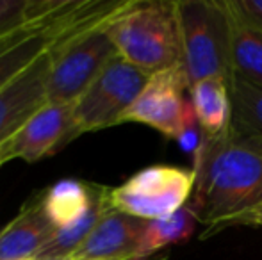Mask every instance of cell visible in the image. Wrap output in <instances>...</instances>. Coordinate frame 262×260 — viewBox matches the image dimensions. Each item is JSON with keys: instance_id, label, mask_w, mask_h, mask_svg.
<instances>
[{"instance_id": "cell-1", "label": "cell", "mask_w": 262, "mask_h": 260, "mask_svg": "<svg viewBox=\"0 0 262 260\" xmlns=\"http://www.w3.org/2000/svg\"><path fill=\"white\" fill-rule=\"evenodd\" d=\"M196 184L187 207L198 223L214 226L262 201V139L228 123L205 135L193 155Z\"/></svg>"}, {"instance_id": "cell-2", "label": "cell", "mask_w": 262, "mask_h": 260, "mask_svg": "<svg viewBox=\"0 0 262 260\" xmlns=\"http://www.w3.org/2000/svg\"><path fill=\"white\" fill-rule=\"evenodd\" d=\"M105 31L118 56L148 75L180 64L175 0H128Z\"/></svg>"}, {"instance_id": "cell-3", "label": "cell", "mask_w": 262, "mask_h": 260, "mask_svg": "<svg viewBox=\"0 0 262 260\" xmlns=\"http://www.w3.org/2000/svg\"><path fill=\"white\" fill-rule=\"evenodd\" d=\"M180 68L191 86L210 77L232 79L230 29L225 0H175Z\"/></svg>"}, {"instance_id": "cell-4", "label": "cell", "mask_w": 262, "mask_h": 260, "mask_svg": "<svg viewBox=\"0 0 262 260\" xmlns=\"http://www.w3.org/2000/svg\"><path fill=\"white\" fill-rule=\"evenodd\" d=\"M196 184L193 168L154 164L116 187H109V203L114 210L143 221H156L187 207Z\"/></svg>"}, {"instance_id": "cell-5", "label": "cell", "mask_w": 262, "mask_h": 260, "mask_svg": "<svg viewBox=\"0 0 262 260\" xmlns=\"http://www.w3.org/2000/svg\"><path fill=\"white\" fill-rule=\"evenodd\" d=\"M49 54L45 93L50 104H75L109 61L118 56L105 25L54 43Z\"/></svg>"}, {"instance_id": "cell-6", "label": "cell", "mask_w": 262, "mask_h": 260, "mask_svg": "<svg viewBox=\"0 0 262 260\" xmlns=\"http://www.w3.org/2000/svg\"><path fill=\"white\" fill-rule=\"evenodd\" d=\"M148 73L116 56L93 80L86 93L73 104V114L80 132H97L121 125L148 80Z\"/></svg>"}, {"instance_id": "cell-7", "label": "cell", "mask_w": 262, "mask_h": 260, "mask_svg": "<svg viewBox=\"0 0 262 260\" xmlns=\"http://www.w3.org/2000/svg\"><path fill=\"white\" fill-rule=\"evenodd\" d=\"M189 86L180 64L152 73L121 123H143L161 132L164 137L177 139L184 122L193 111Z\"/></svg>"}, {"instance_id": "cell-8", "label": "cell", "mask_w": 262, "mask_h": 260, "mask_svg": "<svg viewBox=\"0 0 262 260\" xmlns=\"http://www.w3.org/2000/svg\"><path fill=\"white\" fill-rule=\"evenodd\" d=\"M80 134L73 104L45 102L0 146V166L16 159L38 162L45 157H52Z\"/></svg>"}, {"instance_id": "cell-9", "label": "cell", "mask_w": 262, "mask_h": 260, "mask_svg": "<svg viewBox=\"0 0 262 260\" xmlns=\"http://www.w3.org/2000/svg\"><path fill=\"white\" fill-rule=\"evenodd\" d=\"M143 219L109 207L72 260H134L139 258V243L146 228Z\"/></svg>"}, {"instance_id": "cell-10", "label": "cell", "mask_w": 262, "mask_h": 260, "mask_svg": "<svg viewBox=\"0 0 262 260\" xmlns=\"http://www.w3.org/2000/svg\"><path fill=\"white\" fill-rule=\"evenodd\" d=\"M50 54L38 57L4 89H0V146L47 102Z\"/></svg>"}, {"instance_id": "cell-11", "label": "cell", "mask_w": 262, "mask_h": 260, "mask_svg": "<svg viewBox=\"0 0 262 260\" xmlns=\"http://www.w3.org/2000/svg\"><path fill=\"white\" fill-rule=\"evenodd\" d=\"M54 230L38 193L0 230V260H36Z\"/></svg>"}, {"instance_id": "cell-12", "label": "cell", "mask_w": 262, "mask_h": 260, "mask_svg": "<svg viewBox=\"0 0 262 260\" xmlns=\"http://www.w3.org/2000/svg\"><path fill=\"white\" fill-rule=\"evenodd\" d=\"M230 29L232 77L262 89V34L248 23L235 0H225Z\"/></svg>"}, {"instance_id": "cell-13", "label": "cell", "mask_w": 262, "mask_h": 260, "mask_svg": "<svg viewBox=\"0 0 262 260\" xmlns=\"http://www.w3.org/2000/svg\"><path fill=\"white\" fill-rule=\"evenodd\" d=\"M98 184L77 180V178H62L43 189V208L55 230L68 228L84 218L93 205L97 196Z\"/></svg>"}, {"instance_id": "cell-14", "label": "cell", "mask_w": 262, "mask_h": 260, "mask_svg": "<svg viewBox=\"0 0 262 260\" xmlns=\"http://www.w3.org/2000/svg\"><path fill=\"white\" fill-rule=\"evenodd\" d=\"M187 94L205 135H216L227 129L232 116V104L228 82L223 77L200 80L191 86Z\"/></svg>"}, {"instance_id": "cell-15", "label": "cell", "mask_w": 262, "mask_h": 260, "mask_svg": "<svg viewBox=\"0 0 262 260\" xmlns=\"http://www.w3.org/2000/svg\"><path fill=\"white\" fill-rule=\"evenodd\" d=\"M52 43L54 36L50 29L39 25L25 29L16 39L0 49V89H4L41 54H45Z\"/></svg>"}, {"instance_id": "cell-16", "label": "cell", "mask_w": 262, "mask_h": 260, "mask_svg": "<svg viewBox=\"0 0 262 260\" xmlns=\"http://www.w3.org/2000/svg\"><path fill=\"white\" fill-rule=\"evenodd\" d=\"M111 207L109 203V187L107 185L98 184L97 196L93 200L90 210L84 214V218H80L75 225L68 226V228L54 230L52 237L47 243V246L41 250V253L38 255L36 260L43 258H70L80 244L86 241V237L91 233V230L95 228V225L98 223V219L104 216V212Z\"/></svg>"}, {"instance_id": "cell-17", "label": "cell", "mask_w": 262, "mask_h": 260, "mask_svg": "<svg viewBox=\"0 0 262 260\" xmlns=\"http://www.w3.org/2000/svg\"><path fill=\"white\" fill-rule=\"evenodd\" d=\"M198 219L191 212L189 207L177 210L175 214L164 219L146 223L143 232L141 243H139V258H148L154 255L162 253V250L171 244H180L193 235Z\"/></svg>"}, {"instance_id": "cell-18", "label": "cell", "mask_w": 262, "mask_h": 260, "mask_svg": "<svg viewBox=\"0 0 262 260\" xmlns=\"http://www.w3.org/2000/svg\"><path fill=\"white\" fill-rule=\"evenodd\" d=\"M228 93L232 104L230 125L262 139V89L232 77L228 80Z\"/></svg>"}, {"instance_id": "cell-19", "label": "cell", "mask_w": 262, "mask_h": 260, "mask_svg": "<svg viewBox=\"0 0 262 260\" xmlns=\"http://www.w3.org/2000/svg\"><path fill=\"white\" fill-rule=\"evenodd\" d=\"M27 9L29 0H0V39L25 27H34L29 25Z\"/></svg>"}, {"instance_id": "cell-20", "label": "cell", "mask_w": 262, "mask_h": 260, "mask_svg": "<svg viewBox=\"0 0 262 260\" xmlns=\"http://www.w3.org/2000/svg\"><path fill=\"white\" fill-rule=\"evenodd\" d=\"M235 226H262V201L257 205H253L252 208L241 212V214L234 216V218L227 219L223 223H217L214 226H207V228L202 230L200 239H209V237L217 235L220 232L227 228H235Z\"/></svg>"}, {"instance_id": "cell-21", "label": "cell", "mask_w": 262, "mask_h": 260, "mask_svg": "<svg viewBox=\"0 0 262 260\" xmlns=\"http://www.w3.org/2000/svg\"><path fill=\"white\" fill-rule=\"evenodd\" d=\"M243 16L262 34V0H235Z\"/></svg>"}, {"instance_id": "cell-22", "label": "cell", "mask_w": 262, "mask_h": 260, "mask_svg": "<svg viewBox=\"0 0 262 260\" xmlns=\"http://www.w3.org/2000/svg\"><path fill=\"white\" fill-rule=\"evenodd\" d=\"M25 29H29V27H25ZM25 29H21V31H18V32H14V34H9V36H6V38L0 39V49H4V46H6V45H9V43L13 41V39H16L18 36H20L21 32L25 31Z\"/></svg>"}, {"instance_id": "cell-23", "label": "cell", "mask_w": 262, "mask_h": 260, "mask_svg": "<svg viewBox=\"0 0 262 260\" xmlns=\"http://www.w3.org/2000/svg\"><path fill=\"white\" fill-rule=\"evenodd\" d=\"M134 260H169V257L166 253H159V255H154V257H148V258H134Z\"/></svg>"}, {"instance_id": "cell-24", "label": "cell", "mask_w": 262, "mask_h": 260, "mask_svg": "<svg viewBox=\"0 0 262 260\" xmlns=\"http://www.w3.org/2000/svg\"><path fill=\"white\" fill-rule=\"evenodd\" d=\"M43 260H72V258H43Z\"/></svg>"}, {"instance_id": "cell-25", "label": "cell", "mask_w": 262, "mask_h": 260, "mask_svg": "<svg viewBox=\"0 0 262 260\" xmlns=\"http://www.w3.org/2000/svg\"><path fill=\"white\" fill-rule=\"evenodd\" d=\"M0 168H2V166H0Z\"/></svg>"}]
</instances>
